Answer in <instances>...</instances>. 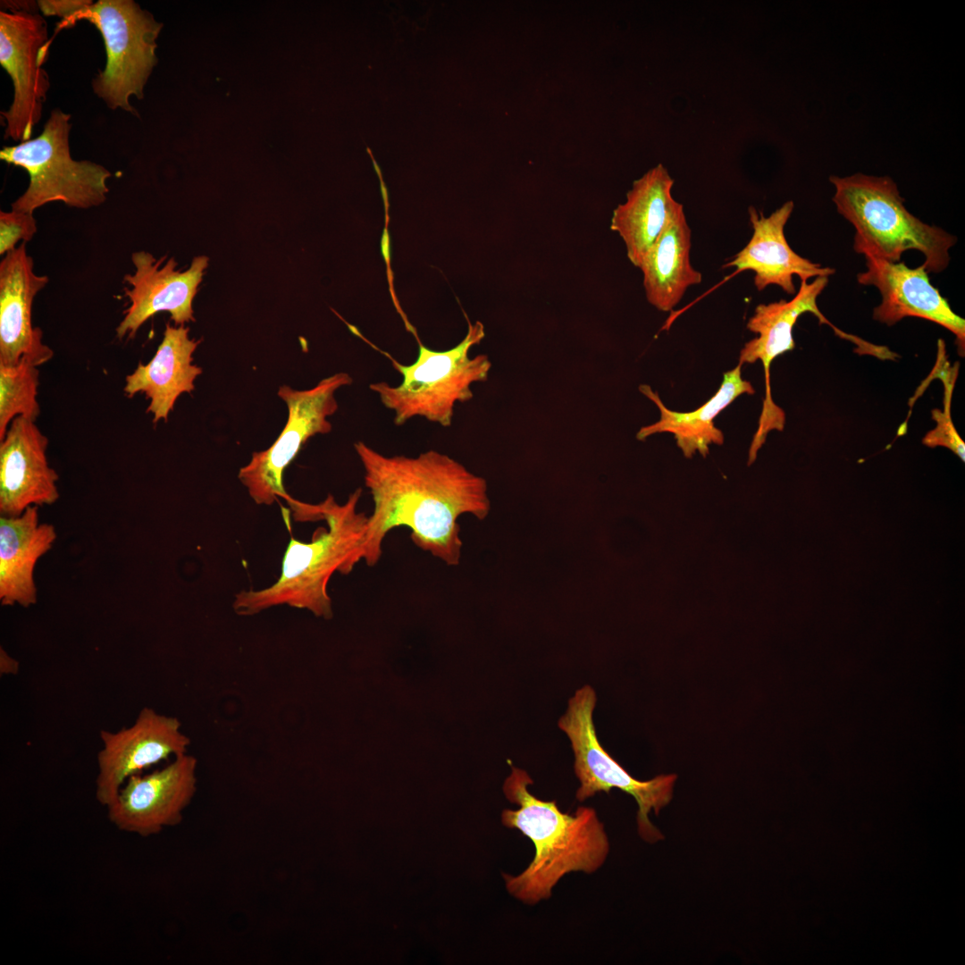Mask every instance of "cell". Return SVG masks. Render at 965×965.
Segmentation results:
<instances>
[{
    "label": "cell",
    "mask_w": 965,
    "mask_h": 965,
    "mask_svg": "<svg viewBox=\"0 0 965 965\" xmlns=\"http://www.w3.org/2000/svg\"><path fill=\"white\" fill-rule=\"evenodd\" d=\"M829 180L835 189L833 201L838 213L855 229L857 253L897 263L903 252L915 249L924 255L921 265L927 273L948 266L956 238L911 214L890 177L857 173Z\"/></svg>",
    "instance_id": "cell-4"
},
{
    "label": "cell",
    "mask_w": 965,
    "mask_h": 965,
    "mask_svg": "<svg viewBox=\"0 0 965 965\" xmlns=\"http://www.w3.org/2000/svg\"><path fill=\"white\" fill-rule=\"evenodd\" d=\"M39 371L22 358L14 365H0V440L16 416L36 421L40 414L37 401Z\"/></svg>",
    "instance_id": "cell-24"
},
{
    "label": "cell",
    "mask_w": 965,
    "mask_h": 965,
    "mask_svg": "<svg viewBox=\"0 0 965 965\" xmlns=\"http://www.w3.org/2000/svg\"><path fill=\"white\" fill-rule=\"evenodd\" d=\"M47 438L23 416H16L0 443V514L21 516L30 506L59 498L58 474L48 465Z\"/></svg>",
    "instance_id": "cell-17"
},
{
    "label": "cell",
    "mask_w": 965,
    "mask_h": 965,
    "mask_svg": "<svg viewBox=\"0 0 965 965\" xmlns=\"http://www.w3.org/2000/svg\"><path fill=\"white\" fill-rule=\"evenodd\" d=\"M102 748L96 755L95 796L105 808L132 776L164 760L185 754L190 739L175 717L145 707L134 723L115 732L100 731Z\"/></svg>",
    "instance_id": "cell-12"
},
{
    "label": "cell",
    "mask_w": 965,
    "mask_h": 965,
    "mask_svg": "<svg viewBox=\"0 0 965 965\" xmlns=\"http://www.w3.org/2000/svg\"><path fill=\"white\" fill-rule=\"evenodd\" d=\"M595 704L593 688L584 685L569 699L567 709L558 722L569 738L575 755L574 769L580 782L575 797L583 801L599 792L609 793L612 788L629 793L638 805L639 835L645 842L656 843L663 835L650 822L649 813L653 810L658 815L669 803L676 776L659 775L647 781L634 778L600 743L592 717Z\"/></svg>",
    "instance_id": "cell-7"
},
{
    "label": "cell",
    "mask_w": 965,
    "mask_h": 965,
    "mask_svg": "<svg viewBox=\"0 0 965 965\" xmlns=\"http://www.w3.org/2000/svg\"><path fill=\"white\" fill-rule=\"evenodd\" d=\"M673 185L659 164L634 181L626 201L613 211L610 229L620 235L629 261L638 268L678 204L671 195Z\"/></svg>",
    "instance_id": "cell-22"
},
{
    "label": "cell",
    "mask_w": 965,
    "mask_h": 965,
    "mask_svg": "<svg viewBox=\"0 0 965 965\" xmlns=\"http://www.w3.org/2000/svg\"><path fill=\"white\" fill-rule=\"evenodd\" d=\"M793 202L787 201L768 217L749 207L752 236L748 244L723 267L734 266L737 272L753 271L754 284L759 291L769 285H777L793 295L796 290L793 275L801 281L812 277H829L835 269L822 267L795 253L789 246L784 232L793 210Z\"/></svg>",
    "instance_id": "cell-18"
},
{
    "label": "cell",
    "mask_w": 965,
    "mask_h": 965,
    "mask_svg": "<svg viewBox=\"0 0 965 965\" xmlns=\"http://www.w3.org/2000/svg\"><path fill=\"white\" fill-rule=\"evenodd\" d=\"M418 341V355L411 365L393 358L392 365L402 382L392 386L385 382L371 383L382 405L393 411L394 424L402 425L414 417H423L442 427L452 424L454 407L473 398L471 386L485 382L491 367L486 355L469 357L470 348L484 338L481 322L471 323L465 338L454 348L435 351Z\"/></svg>",
    "instance_id": "cell-5"
},
{
    "label": "cell",
    "mask_w": 965,
    "mask_h": 965,
    "mask_svg": "<svg viewBox=\"0 0 965 965\" xmlns=\"http://www.w3.org/2000/svg\"><path fill=\"white\" fill-rule=\"evenodd\" d=\"M47 23L38 12H0V63L12 79L14 94L4 120V138L27 141L42 116L50 88L41 67L46 54Z\"/></svg>",
    "instance_id": "cell-11"
},
{
    "label": "cell",
    "mask_w": 965,
    "mask_h": 965,
    "mask_svg": "<svg viewBox=\"0 0 965 965\" xmlns=\"http://www.w3.org/2000/svg\"><path fill=\"white\" fill-rule=\"evenodd\" d=\"M56 539L55 527L40 524L38 506L21 516H0V601L28 608L37 602L34 568Z\"/></svg>",
    "instance_id": "cell-20"
},
{
    "label": "cell",
    "mask_w": 965,
    "mask_h": 965,
    "mask_svg": "<svg viewBox=\"0 0 965 965\" xmlns=\"http://www.w3.org/2000/svg\"><path fill=\"white\" fill-rule=\"evenodd\" d=\"M690 250L691 229L678 203L640 266L647 300L657 309L672 310L689 287L701 282L702 274L691 264Z\"/></svg>",
    "instance_id": "cell-23"
},
{
    "label": "cell",
    "mask_w": 965,
    "mask_h": 965,
    "mask_svg": "<svg viewBox=\"0 0 965 965\" xmlns=\"http://www.w3.org/2000/svg\"><path fill=\"white\" fill-rule=\"evenodd\" d=\"M93 4L90 0H39L40 12L46 16H57L62 19L61 29L74 26L80 20L82 13Z\"/></svg>",
    "instance_id": "cell-27"
},
{
    "label": "cell",
    "mask_w": 965,
    "mask_h": 965,
    "mask_svg": "<svg viewBox=\"0 0 965 965\" xmlns=\"http://www.w3.org/2000/svg\"><path fill=\"white\" fill-rule=\"evenodd\" d=\"M937 348V360L935 366L936 371L935 373L936 377L942 380L944 387V409H934L932 411V418L936 422V426L926 434L923 444L931 448L945 447L964 462L965 444L957 432L951 417V401L958 373V365L952 367L950 366L943 340H938Z\"/></svg>",
    "instance_id": "cell-25"
},
{
    "label": "cell",
    "mask_w": 965,
    "mask_h": 965,
    "mask_svg": "<svg viewBox=\"0 0 965 965\" xmlns=\"http://www.w3.org/2000/svg\"><path fill=\"white\" fill-rule=\"evenodd\" d=\"M80 20L98 29L105 46V69L92 80L95 94L113 110L121 108L138 115L130 97L143 98L144 87L157 63L155 39L162 24L133 0H99Z\"/></svg>",
    "instance_id": "cell-8"
},
{
    "label": "cell",
    "mask_w": 965,
    "mask_h": 965,
    "mask_svg": "<svg viewBox=\"0 0 965 965\" xmlns=\"http://www.w3.org/2000/svg\"><path fill=\"white\" fill-rule=\"evenodd\" d=\"M33 267L25 242L0 262V365H14L25 358L38 367L53 357L41 329L32 325L34 298L48 283V277L36 274Z\"/></svg>",
    "instance_id": "cell-16"
},
{
    "label": "cell",
    "mask_w": 965,
    "mask_h": 965,
    "mask_svg": "<svg viewBox=\"0 0 965 965\" xmlns=\"http://www.w3.org/2000/svg\"><path fill=\"white\" fill-rule=\"evenodd\" d=\"M198 344L199 340L189 338V328L167 323L153 358L146 365L139 363L126 376L124 392L129 397L146 394L150 399L147 412L153 415L154 423L166 422L179 396L194 390V381L202 373L192 363Z\"/></svg>",
    "instance_id": "cell-19"
},
{
    "label": "cell",
    "mask_w": 965,
    "mask_h": 965,
    "mask_svg": "<svg viewBox=\"0 0 965 965\" xmlns=\"http://www.w3.org/2000/svg\"><path fill=\"white\" fill-rule=\"evenodd\" d=\"M351 383L348 373H337L309 390H296L287 385L279 388L278 396L289 411L286 425L272 446L252 454L238 475L256 504L272 505L278 498L286 501L291 498L283 485L285 468L309 438L331 432L328 417L338 409L335 393Z\"/></svg>",
    "instance_id": "cell-9"
},
{
    "label": "cell",
    "mask_w": 965,
    "mask_h": 965,
    "mask_svg": "<svg viewBox=\"0 0 965 965\" xmlns=\"http://www.w3.org/2000/svg\"><path fill=\"white\" fill-rule=\"evenodd\" d=\"M197 759L188 753L165 767L130 776L106 807L120 831L149 837L181 823L197 792Z\"/></svg>",
    "instance_id": "cell-13"
},
{
    "label": "cell",
    "mask_w": 965,
    "mask_h": 965,
    "mask_svg": "<svg viewBox=\"0 0 965 965\" xmlns=\"http://www.w3.org/2000/svg\"><path fill=\"white\" fill-rule=\"evenodd\" d=\"M827 282L828 277H817L810 283L801 281L800 289L791 300L758 305L746 324L747 329L758 336L744 344L738 364H754L759 360L764 367L766 387L759 426L749 450L751 457L757 456L770 431L784 429L785 416L772 399L769 370L775 358L794 348L793 329L800 315L813 314L819 323L828 324L838 336L854 343L860 354L872 355L876 351V345L837 329L820 312L817 299Z\"/></svg>",
    "instance_id": "cell-10"
},
{
    "label": "cell",
    "mask_w": 965,
    "mask_h": 965,
    "mask_svg": "<svg viewBox=\"0 0 965 965\" xmlns=\"http://www.w3.org/2000/svg\"><path fill=\"white\" fill-rule=\"evenodd\" d=\"M4 11H39L38 2L35 1H1Z\"/></svg>",
    "instance_id": "cell-29"
},
{
    "label": "cell",
    "mask_w": 965,
    "mask_h": 965,
    "mask_svg": "<svg viewBox=\"0 0 965 965\" xmlns=\"http://www.w3.org/2000/svg\"><path fill=\"white\" fill-rule=\"evenodd\" d=\"M864 256L867 270L859 273L857 280L860 284L877 288L882 297L873 318L888 326L908 316L934 322L955 336L958 353L963 357L965 321L930 283L924 267L910 268L904 263L888 262L868 253Z\"/></svg>",
    "instance_id": "cell-15"
},
{
    "label": "cell",
    "mask_w": 965,
    "mask_h": 965,
    "mask_svg": "<svg viewBox=\"0 0 965 965\" xmlns=\"http://www.w3.org/2000/svg\"><path fill=\"white\" fill-rule=\"evenodd\" d=\"M166 258L164 256L156 259L146 251L132 253L135 273L124 276L130 285V289H124L130 306L116 328L119 339L133 338L141 325L159 312H168L176 325L195 321L192 303L208 265V257L195 256L185 271L177 269L173 257L164 261Z\"/></svg>",
    "instance_id": "cell-14"
},
{
    "label": "cell",
    "mask_w": 965,
    "mask_h": 965,
    "mask_svg": "<svg viewBox=\"0 0 965 965\" xmlns=\"http://www.w3.org/2000/svg\"><path fill=\"white\" fill-rule=\"evenodd\" d=\"M37 232L33 214L11 210L0 212V254L5 255L15 249L16 244L32 239Z\"/></svg>",
    "instance_id": "cell-26"
},
{
    "label": "cell",
    "mask_w": 965,
    "mask_h": 965,
    "mask_svg": "<svg viewBox=\"0 0 965 965\" xmlns=\"http://www.w3.org/2000/svg\"><path fill=\"white\" fill-rule=\"evenodd\" d=\"M70 120V114L55 108L39 136L0 150L2 161L24 169L29 176L27 189L11 209L33 214L55 201L88 209L106 200V180L112 173L96 163L71 158Z\"/></svg>",
    "instance_id": "cell-6"
},
{
    "label": "cell",
    "mask_w": 965,
    "mask_h": 965,
    "mask_svg": "<svg viewBox=\"0 0 965 965\" xmlns=\"http://www.w3.org/2000/svg\"><path fill=\"white\" fill-rule=\"evenodd\" d=\"M19 662L12 658L3 648L0 650V674L16 675L19 672Z\"/></svg>",
    "instance_id": "cell-28"
},
{
    "label": "cell",
    "mask_w": 965,
    "mask_h": 965,
    "mask_svg": "<svg viewBox=\"0 0 965 965\" xmlns=\"http://www.w3.org/2000/svg\"><path fill=\"white\" fill-rule=\"evenodd\" d=\"M361 492L357 489L342 505L331 494L314 505L292 498L288 504L296 521L324 520L327 526L317 528L308 542L292 537L277 581L262 590L236 594L233 610L239 616H252L273 606L288 605L307 609L318 617L331 618L328 593L331 575L335 572L348 575L362 560L368 516L357 509Z\"/></svg>",
    "instance_id": "cell-2"
},
{
    "label": "cell",
    "mask_w": 965,
    "mask_h": 965,
    "mask_svg": "<svg viewBox=\"0 0 965 965\" xmlns=\"http://www.w3.org/2000/svg\"><path fill=\"white\" fill-rule=\"evenodd\" d=\"M533 784L525 770L512 767L503 792L519 808L501 813L503 826L519 830L534 844V857L524 871L516 876L502 873L508 892L529 905L550 898L553 887L570 872L594 873L609 852L608 835L594 809L580 806L574 814L562 812L556 801L533 795L528 789Z\"/></svg>",
    "instance_id": "cell-3"
},
{
    "label": "cell",
    "mask_w": 965,
    "mask_h": 965,
    "mask_svg": "<svg viewBox=\"0 0 965 965\" xmlns=\"http://www.w3.org/2000/svg\"><path fill=\"white\" fill-rule=\"evenodd\" d=\"M741 368L742 365L738 364L726 372L714 396L690 412L667 408L656 391L649 385L642 384L639 390L658 407L660 418L654 424L642 427L636 438L645 441L655 433L670 432L686 457H691L696 452L707 456L710 445H722L725 440L723 432L715 426L714 419L739 396L755 392L751 383L742 378Z\"/></svg>",
    "instance_id": "cell-21"
},
{
    "label": "cell",
    "mask_w": 965,
    "mask_h": 965,
    "mask_svg": "<svg viewBox=\"0 0 965 965\" xmlns=\"http://www.w3.org/2000/svg\"><path fill=\"white\" fill-rule=\"evenodd\" d=\"M354 448L373 502L361 550L365 564L375 566L387 534L405 526L419 549L457 566L463 545L457 519L465 514L488 516L486 480L434 449L408 457L383 455L363 441Z\"/></svg>",
    "instance_id": "cell-1"
}]
</instances>
